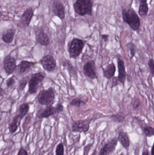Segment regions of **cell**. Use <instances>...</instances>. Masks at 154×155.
Listing matches in <instances>:
<instances>
[{
    "mask_svg": "<svg viewBox=\"0 0 154 155\" xmlns=\"http://www.w3.org/2000/svg\"><path fill=\"white\" fill-rule=\"evenodd\" d=\"M123 21L135 31L139 30L141 21L139 16L132 8L124 9L122 11Z\"/></svg>",
    "mask_w": 154,
    "mask_h": 155,
    "instance_id": "1",
    "label": "cell"
},
{
    "mask_svg": "<svg viewBox=\"0 0 154 155\" xmlns=\"http://www.w3.org/2000/svg\"><path fill=\"white\" fill-rule=\"evenodd\" d=\"M86 44L85 41L74 38L68 43V51L69 54L70 58L77 59L81 54Z\"/></svg>",
    "mask_w": 154,
    "mask_h": 155,
    "instance_id": "2",
    "label": "cell"
},
{
    "mask_svg": "<svg viewBox=\"0 0 154 155\" xmlns=\"http://www.w3.org/2000/svg\"><path fill=\"white\" fill-rule=\"evenodd\" d=\"M92 5L91 0H77L74 4V10L76 13L80 16L91 15Z\"/></svg>",
    "mask_w": 154,
    "mask_h": 155,
    "instance_id": "3",
    "label": "cell"
},
{
    "mask_svg": "<svg viewBox=\"0 0 154 155\" xmlns=\"http://www.w3.org/2000/svg\"><path fill=\"white\" fill-rule=\"evenodd\" d=\"M55 97L54 89L50 87L49 89L41 90L37 96V100L40 104L48 106L53 103Z\"/></svg>",
    "mask_w": 154,
    "mask_h": 155,
    "instance_id": "4",
    "label": "cell"
},
{
    "mask_svg": "<svg viewBox=\"0 0 154 155\" xmlns=\"http://www.w3.org/2000/svg\"><path fill=\"white\" fill-rule=\"evenodd\" d=\"M45 77V74L42 72H38L31 75L29 81L28 92L31 94L37 92L39 84H41Z\"/></svg>",
    "mask_w": 154,
    "mask_h": 155,
    "instance_id": "5",
    "label": "cell"
},
{
    "mask_svg": "<svg viewBox=\"0 0 154 155\" xmlns=\"http://www.w3.org/2000/svg\"><path fill=\"white\" fill-rule=\"evenodd\" d=\"M92 120V118H88L75 121L72 124L71 127L72 132L87 133L89 130L90 122Z\"/></svg>",
    "mask_w": 154,
    "mask_h": 155,
    "instance_id": "6",
    "label": "cell"
},
{
    "mask_svg": "<svg viewBox=\"0 0 154 155\" xmlns=\"http://www.w3.org/2000/svg\"><path fill=\"white\" fill-rule=\"evenodd\" d=\"M83 70L86 77L91 79H98L95 61L91 60L86 63L83 66Z\"/></svg>",
    "mask_w": 154,
    "mask_h": 155,
    "instance_id": "7",
    "label": "cell"
},
{
    "mask_svg": "<svg viewBox=\"0 0 154 155\" xmlns=\"http://www.w3.org/2000/svg\"><path fill=\"white\" fill-rule=\"evenodd\" d=\"M34 15V11L32 7L26 9L21 16L18 25L21 28L28 27Z\"/></svg>",
    "mask_w": 154,
    "mask_h": 155,
    "instance_id": "8",
    "label": "cell"
},
{
    "mask_svg": "<svg viewBox=\"0 0 154 155\" xmlns=\"http://www.w3.org/2000/svg\"><path fill=\"white\" fill-rule=\"evenodd\" d=\"M42 68L49 72L53 71L57 67L55 59L50 55H46L40 61Z\"/></svg>",
    "mask_w": 154,
    "mask_h": 155,
    "instance_id": "9",
    "label": "cell"
},
{
    "mask_svg": "<svg viewBox=\"0 0 154 155\" xmlns=\"http://www.w3.org/2000/svg\"><path fill=\"white\" fill-rule=\"evenodd\" d=\"M3 65L5 71L8 75L13 73L17 68L15 59L10 55H7L4 59Z\"/></svg>",
    "mask_w": 154,
    "mask_h": 155,
    "instance_id": "10",
    "label": "cell"
},
{
    "mask_svg": "<svg viewBox=\"0 0 154 155\" xmlns=\"http://www.w3.org/2000/svg\"><path fill=\"white\" fill-rule=\"evenodd\" d=\"M52 11L55 15L61 20L65 17V9L64 5L60 0H54L52 5Z\"/></svg>",
    "mask_w": 154,
    "mask_h": 155,
    "instance_id": "11",
    "label": "cell"
},
{
    "mask_svg": "<svg viewBox=\"0 0 154 155\" xmlns=\"http://www.w3.org/2000/svg\"><path fill=\"white\" fill-rule=\"evenodd\" d=\"M35 39L39 44L43 46H48L49 44L50 39L47 34L41 28H38L35 31Z\"/></svg>",
    "mask_w": 154,
    "mask_h": 155,
    "instance_id": "12",
    "label": "cell"
},
{
    "mask_svg": "<svg viewBox=\"0 0 154 155\" xmlns=\"http://www.w3.org/2000/svg\"><path fill=\"white\" fill-rule=\"evenodd\" d=\"M57 114H59L57 107L50 106L38 112L37 116L39 118H46Z\"/></svg>",
    "mask_w": 154,
    "mask_h": 155,
    "instance_id": "13",
    "label": "cell"
},
{
    "mask_svg": "<svg viewBox=\"0 0 154 155\" xmlns=\"http://www.w3.org/2000/svg\"><path fill=\"white\" fill-rule=\"evenodd\" d=\"M118 78L119 82L124 84L126 78L127 73L125 66L124 61L121 58H118Z\"/></svg>",
    "mask_w": 154,
    "mask_h": 155,
    "instance_id": "14",
    "label": "cell"
},
{
    "mask_svg": "<svg viewBox=\"0 0 154 155\" xmlns=\"http://www.w3.org/2000/svg\"><path fill=\"white\" fill-rule=\"evenodd\" d=\"M116 68L114 63L109 64L106 67L105 69H103V75L104 77L107 79H110L113 78L115 74Z\"/></svg>",
    "mask_w": 154,
    "mask_h": 155,
    "instance_id": "15",
    "label": "cell"
},
{
    "mask_svg": "<svg viewBox=\"0 0 154 155\" xmlns=\"http://www.w3.org/2000/svg\"><path fill=\"white\" fill-rule=\"evenodd\" d=\"M118 138V141L120 142L122 146L126 150H128L129 149L130 144V139H129L128 134L125 132L120 131L119 132Z\"/></svg>",
    "mask_w": 154,
    "mask_h": 155,
    "instance_id": "16",
    "label": "cell"
},
{
    "mask_svg": "<svg viewBox=\"0 0 154 155\" xmlns=\"http://www.w3.org/2000/svg\"><path fill=\"white\" fill-rule=\"evenodd\" d=\"M36 64H37V62L23 61L20 62L19 65H17L16 69H18L20 73L23 74L32 67L35 66Z\"/></svg>",
    "mask_w": 154,
    "mask_h": 155,
    "instance_id": "17",
    "label": "cell"
},
{
    "mask_svg": "<svg viewBox=\"0 0 154 155\" xmlns=\"http://www.w3.org/2000/svg\"><path fill=\"white\" fill-rule=\"evenodd\" d=\"M15 33V29L10 28L6 30L2 35V40L5 43H11L13 41Z\"/></svg>",
    "mask_w": 154,
    "mask_h": 155,
    "instance_id": "18",
    "label": "cell"
},
{
    "mask_svg": "<svg viewBox=\"0 0 154 155\" xmlns=\"http://www.w3.org/2000/svg\"><path fill=\"white\" fill-rule=\"evenodd\" d=\"M62 64L63 67L68 71L71 77L74 78L75 80H77V74L75 68L71 64V62L68 60L65 59V60L62 62Z\"/></svg>",
    "mask_w": 154,
    "mask_h": 155,
    "instance_id": "19",
    "label": "cell"
},
{
    "mask_svg": "<svg viewBox=\"0 0 154 155\" xmlns=\"http://www.w3.org/2000/svg\"><path fill=\"white\" fill-rule=\"evenodd\" d=\"M29 109H30V106L27 103H24L20 106L19 107V113L15 116L18 118L20 123L23 118L28 114Z\"/></svg>",
    "mask_w": 154,
    "mask_h": 155,
    "instance_id": "20",
    "label": "cell"
},
{
    "mask_svg": "<svg viewBox=\"0 0 154 155\" xmlns=\"http://www.w3.org/2000/svg\"><path fill=\"white\" fill-rule=\"evenodd\" d=\"M87 101L88 99L86 98L85 99L83 97H76V98L72 99L69 105L71 106H74L77 107H83L86 105Z\"/></svg>",
    "mask_w": 154,
    "mask_h": 155,
    "instance_id": "21",
    "label": "cell"
},
{
    "mask_svg": "<svg viewBox=\"0 0 154 155\" xmlns=\"http://www.w3.org/2000/svg\"><path fill=\"white\" fill-rule=\"evenodd\" d=\"M148 6L147 3H140L138 13L141 17L146 16L148 13Z\"/></svg>",
    "mask_w": 154,
    "mask_h": 155,
    "instance_id": "22",
    "label": "cell"
},
{
    "mask_svg": "<svg viewBox=\"0 0 154 155\" xmlns=\"http://www.w3.org/2000/svg\"><path fill=\"white\" fill-rule=\"evenodd\" d=\"M118 141V138H117V137H114L112 140H110L109 142L108 143V155L112 153L115 150Z\"/></svg>",
    "mask_w": 154,
    "mask_h": 155,
    "instance_id": "23",
    "label": "cell"
},
{
    "mask_svg": "<svg viewBox=\"0 0 154 155\" xmlns=\"http://www.w3.org/2000/svg\"><path fill=\"white\" fill-rule=\"evenodd\" d=\"M110 118L115 123H122L124 121L125 117L121 114H117L112 115Z\"/></svg>",
    "mask_w": 154,
    "mask_h": 155,
    "instance_id": "24",
    "label": "cell"
},
{
    "mask_svg": "<svg viewBox=\"0 0 154 155\" xmlns=\"http://www.w3.org/2000/svg\"><path fill=\"white\" fill-rule=\"evenodd\" d=\"M143 133L147 137H151L154 136V128L149 126H146L143 128Z\"/></svg>",
    "mask_w": 154,
    "mask_h": 155,
    "instance_id": "25",
    "label": "cell"
},
{
    "mask_svg": "<svg viewBox=\"0 0 154 155\" xmlns=\"http://www.w3.org/2000/svg\"><path fill=\"white\" fill-rule=\"evenodd\" d=\"M127 46L130 51L131 54V59H133L135 56L136 53V45L133 42H130L127 44Z\"/></svg>",
    "mask_w": 154,
    "mask_h": 155,
    "instance_id": "26",
    "label": "cell"
},
{
    "mask_svg": "<svg viewBox=\"0 0 154 155\" xmlns=\"http://www.w3.org/2000/svg\"><path fill=\"white\" fill-rule=\"evenodd\" d=\"M29 78L28 76L23 78L19 81V89L20 91H22L24 90V88L26 87L28 83V80H29Z\"/></svg>",
    "mask_w": 154,
    "mask_h": 155,
    "instance_id": "27",
    "label": "cell"
},
{
    "mask_svg": "<svg viewBox=\"0 0 154 155\" xmlns=\"http://www.w3.org/2000/svg\"><path fill=\"white\" fill-rule=\"evenodd\" d=\"M19 126L18 125V123L17 122L12 120L9 124L8 129H9V131L11 134H14L17 131Z\"/></svg>",
    "mask_w": 154,
    "mask_h": 155,
    "instance_id": "28",
    "label": "cell"
},
{
    "mask_svg": "<svg viewBox=\"0 0 154 155\" xmlns=\"http://www.w3.org/2000/svg\"><path fill=\"white\" fill-rule=\"evenodd\" d=\"M131 105L134 109L137 110L140 107L141 102L140 99L137 97H134L131 101Z\"/></svg>",
    "mask_w": 154,
    "mask_h": 155,
    "instance_id": "29",
    "label": "cell"
},
{
    "mask_svg": "<svg viewBox=\"0 0 154 155\" xmlns=\"http://www.w3.org/2000/svg\"><path fill=\"white\" fill-rule=\"evenodd\" d=\"M55 155H64V145L62 143H60L56 148Z\"/></svg>",
    "mask_w": 154,
    "mask_h": 155,
    "instance_id": "30",
    "label": "cell"
},
{
    "mask_svg": "<svg viewBox=\"0 0 154 155\" xmlns=\"http://www.w3.org/2000/svg\"><path fill=\"white\" fill-rule=\"evenodd\" d=\"M108 155V144L106 143L100 149L99 155Z\"/></svg>",
    "mask_w": 154,
    "mask_h": 155,
    "instance_id": "31",
    "label": "cell"
},
{
    "mask_svg": "<svg viewBox=\"0 0 154 155\" xmlns=\"http://www.w3.org/2000/svg\"><path fill=\"white\" fill-rule=\"evenodd\" d=\"M148 66L150 69L151 74L154 76V60L153 59H150L148 61Z\"/></svg>",
    "mask_w": 154,
    "mask_h": 155,
    "instance_id": "32",
    "label": "cell"
},
{
    "mask_svg": "<svg viewBox=\"0 0 154 155\" xmlns=\"http://www.w3.org/2000/svg\"><path fill=\"white\" fill-rule=\"evenodd\" d=\"M93 147V144L89 143L86 146L84 147L83 150V155H88L90 151L91 150V148Z\"/></svg>",
    "mask_w": 154,
    "mask_h": 155,
    "instance_id": "33",
    "label": "cell"
},
{
    "mask_svg": "<svg viewBox=\"0 0 154 155\" xmlns=\"http://www.w3.org/2000/svg\"><path fill=\"white\" fill-rule=\"evenodd\" d=\"M14 83H15V80L13 77L10 78L6 80V85L8 87H10L13 85Z\"/></svg>",
    "mask_w": 154,
    "mask_h": 155,
    "instance_id": "34",
    "label": "cell"
},
{
    "mask_svg": "<svg viewBox=\"0 0 154 155\" xmlns=\"http://www.w3.org/2000/svg\"><path fill=\"white\" fill-rule=\"evenodd\" d=\"M118 82L119 81L118 80V77H113L112 80V83H111V88H112L116 87L118 84Z\"/></svg>",
    "mask_w": 154,
    "mask_h": 155,
    "instance_id": "35",
    "label": "cell"
},
{
    "mask_svg": "<svg viewBox=\"0 0 154 155\" xmlns=\"http://www.w3.org/2000/svg\"><path fill=\"white\" fill-rule=\"evenodd\" d=\"M17 155H29V154L26 150L21 147L19 149Z\"/></svg>",
    "mask_w": 154,
    "mask_h": 155,
    "instance_id": "36",
    "label": "cell"
},
{
    "mask_svg": "<svg viewBox=\"0 0 154 155\" xmlns=\"http://www.w3.org/2000/svg\"><path fill=\"white\" fill-rule=\"evenodd\" d=\"M56 107L58 108L59 113H60L63 112V110H64V107H63V106L60 103H58L56 105Z\"/></svg>",
    "mask_w": 154,
    "mask_h": 155,
    "instance_id": "37",
    "label": "cell"
},
{
    "mask_svg": "<svg viewBox=\"0 0 154 155\" xmlns=\"http://www.w3.org/2000/svg\"><path fill=\"white\" fill-rule=\"evenodd\" d=\"M101 38H102V40L105 42H106L108 41V39H109V35H101Z\"/></svg>",
    "mask_w": 154,
    "mask_h": 155,
    "instance_id": "38",
    "label": "cell"
},
{
    "mask_svg": "<svg viewBox=\"0 0 154 155\" xmlns=\"http://www.w3.org/2000/svg\"><path fill=\"white\" fill-rule=\"evenodd\" d=\"M31 119V117L30 116H28V117H26V119L25 120V122H24V123H25V124H28L29 122L30 121Z\"/></svg>",
    "mask_w": 154,
    "mask_h": 155,
    "instance_id": "39",
    "label": "cell"
},
{
    "mask_svg": "<svg viewBox=\"0 0 154 155\" xmlns=\"http://www.w3.org/2000/svg\"><path fill=\"white\" fill-rule=\"evenodd\" d=\"M142 155H150L149 154V151L148 150H145L143 152Z\"/></svg>",
    "mask_w": 154,
    "mask_h": 155,
    "instance_id": "40",
    "label": "cell"
},
{
    "mask_svg": "<svg viewBox=\"0 0 154 155\" xmlns=\"http://www.w3.org/2000/svg\"><path fill=\"white\" fill-rule=\"evenodd\" d=\"M152 155H154V143L152 149Z\"/></svg>",
    "mask_w": 154,
    "mask_h": 155,
    "instance_id": "41",
    "label": "cell"
},
{
    "mask_svg": "<svg viewBox=\"0 0 154 155\" xmlns=\"http://www.w3.org/2000/svg\"><path fill=\"white\" fill-rule=\"evenodd\" d=\"M140 3H147V0H139Z\"/></svg>",
    "mask_w": 154,
    "mask_h": 155,
    "instance_id": "42",
    "label": "cell"
},
{
    "mask_svg": "<svg viewBox=\"0 0 154 155\" xmlns=\"http://www.w3.org/2000/svg\"><path fill=\"white\" fill-rule=\"evenodd\" d=\"M96 150H95V151L93 152V153L91 155H96Z\"/></svg>",
    "mask_w": 154,
    "mask_h": 155,
    "instance_id": "43",
    "label": "cell"
},
{
    "mask_svg": "<svg viewBox=\"0 0 154 155\" xmlns=\"http://www.w3.org/2000/svg\"><path fill=\"white\" fill-rule=\"evenodd\" d=\"M120 155H124V154H123V153H121V154H120Z\"/></svg>",
    "mask_w": 154,
    "mask_h": 155,
    "instance_id": "44",
    "label": "cell"
}]
</instances>
